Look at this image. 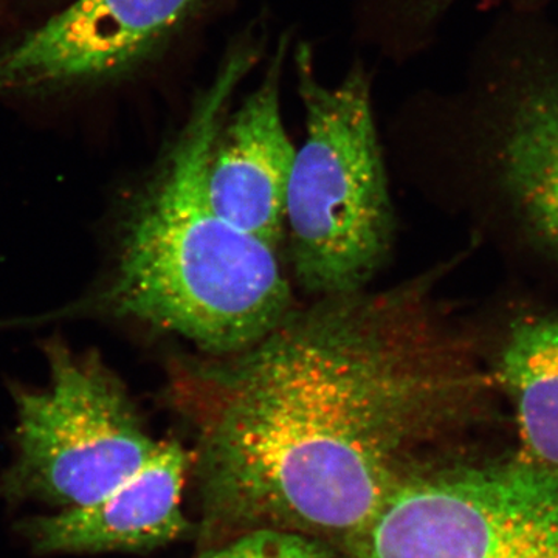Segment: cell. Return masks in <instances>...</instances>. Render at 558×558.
I'll return each instance as SVG.
<instances>
[{
  "instance_id": "3957f363",
  "label": "cell",
  "mask_w": 558,
  "mask_h": 558,
  "mask_svg": "<svg viewBox=\"0 0 558 558\" xmlns=\"http://www.w3.org/2000/svg\"><path fill=\"white\" fill-rule=\"evenodd\" d=\"M444 113L483 226L558 286V25L501 14Z\"/></svg>"
},
{
  "instance_id": "30bf717a",
  "label": "cell",
  "mask_w": 558,
  "mask_h": 558,
  "mask_svg": "<svg viewBox=\"0 0 558 558\" xmlns=\"http://www.w3.org/2000/svg\"><path fill=\"white\" fill-rule=\"evenodd\" d=\"M190 465L189 451L163 440L116 490L83 508L32 521L28 538L43 553L140 549L171 542L186 526L182 492Z\"/></svg>"
},
{
  "instance_id": "9c48e42d",
  "label": "cell",
  "mask_w": 558,
  "mask_h": 558,
  "mask_svg": "<svg viewBox=\"0 0 558 558\" xmlns=\"http://www.w3.org/2000/svg\"><path fill=\"white\" fill-rule=\"evenodd\" d=\"M475 336L498 399L512 409L520 453L558 472V304L508 296Z\"/></svg>"
},
{
  "instance_id": "8992f818",
  "label": "cell",
  "mask_w": 558,
  "mask_h": 558,
  "mask_svg": "<svg viewBox=\"0 0 558 558\" xmlns=\"http://www.w3.org/2000/svg\"><path fill=\"white\" fill-rule=\"evenodd\" d=\"M49 363V385L17 395V459L5 488L13 497L83 508L135 475L160 442L101 360L53 344Z\"/></svg>"
},
{
  "instance_id": "7c38bea8",
  "label": "cell",
  "mask_w": 558,
  "mask_h": 558,
  "mask_svg": "<svg viewBox=\"0 0 558 558\" xmlns=\"http://www.w3.org/2000/svg\"><path fill=\"white\" fill-rule=\"evenodd\" d=\"M421 21L425 25L432 24L438 20L440 14L453 5L457 0H411ZM508 3V10L521 11V13H545L550 3L556 0H505Z\"/></svg>"
},
{
  "instance_id": "6da1fadb",
  "label": "cell",
  "mask_w": 558,
  "mask_h": 558,
  "mask_svg": "<svg viewBox=\"0 0 558 558\" xmlns=\"http://www.w3.org/2000/svg\"><path fill=\"white\" fill-rule=\"evenodd\" d=\"M432 286L323 296L240 352L175 362L218 519L347 545L421 447L490 410L475 330Z\"/></svg>"
},
{
  "instance_id": "52a82bcc",
  "label": "cell",
  "mask_w": 558,
  "mask_h": 558,
  "mask_svg": "<svg viewBox=\"0 0 558 558\" xmlns=\"http://www.w3.org/2000/svg\"><path fill=\"white\" fill-rule=\"evenodd\" d=\"M208 0H73L0 50V95H39L120 78L153 58Z\"/></svg>"
},
{
  "instance_id": "5b68a950",
  "label": "cell",
  "mask_w": 558,
  "mask_h": 558,
  "mask_svg": "<svg viewBox=\"0 0 558 558\" xmlns=\"http://www.w3.org/2000/svg\"><path fill=\"white\" fill-rule=\"evenodd\" d=\"M347 546L355 558H558V472L520 451L414 464Z\"/></svg>"
},
{
  "instance_id": "7a4b0ae2",
  "label": "cell",
  "mask_w": 558,
  "mask_h": 558,
  "mask_svg": "<svg viewBox=\"0 0 558 558\" xmlns=\"http://www.w3.org/2000/svg\"><path fill=\"white\" fill-rule=\"evenodd\" d=\"M256 62L255 44L241 40L193 101L132 213L116 277L101 299L117 314L182 337L205 355L252 347L293 310L277 248L223 219L208 197L213 143Z\"/></svg>"
},
{
  "instance_id": "ba28073f",
  "label": "cell",
  "mask_w": 558,
  "mask_h": 558,
  "mask_svg": "<svg viewBox=\"0 0 558 558\" xmlns=\"http://www.w3.org/2000/svg\"><path fill=\"white\" fill-rule=\"evenodd\" d=\"M282 39L263 81L223 120L213 143L207 190L213 208L245 233L278 248L296 149L281 116Z\"/></svg>"
},
{
  "instance_id": "8fae6325",
  "label": "cell",
  "mask_w": 558,
  "mask_h": 558,
  "mask_svg": "<svg viewBox=\"0 0 558 558\" xmlns=\"http://www.w3.org/2000/svg\"><path fill=\"white\" fill-rule=\"evenodd\" d=\"M199 558H340L323 539L281 529H253Z\"/></svg>"
},
{
  "instance_id": "277c9868",
  "label": "cell",
  "mask_w": 558,
  "mask_h": 558,
  "mask_svg": "<svg viewBox=\"0 0 558 558\" xmlns=\"http://www.w3.org/2000/svg\"><path fill=\"white\" fill-rule=\"evenodd\" d=\"M295 62L306 137L296 149L286 204L293 270L317 299L347 295L373 281L395 238L369 80L354 68L336 86L322 83L306 46Z\"/></svg>"
}]
</instances>
